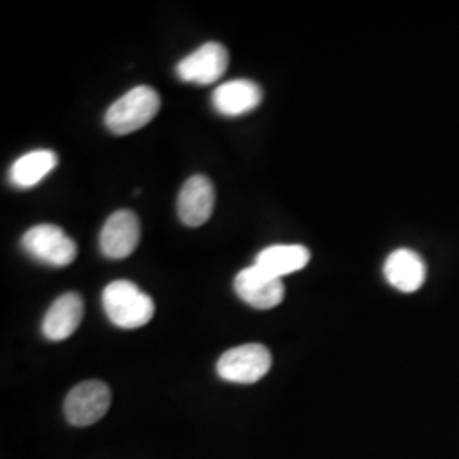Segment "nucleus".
<instances>
[{
    "label": "nucleus",
    "instance_id": "obj_1",
    "mask_svg": "<svg viewBox=\"0 0 459 459\" xmlns=\"http://www.w3.org/2000/svg\"><path fill=\"white\" fill-rule=\"evenodd\" d=\"M102 307L113 325L126 330L147 325L155 313L153 299L126 279L113 281L104 288Z\"/></svg>",
    "mask_w": 459,
    "mask_h": 459
},
{
    "label": "nucleus",
    "instance_id": "obj_2",
    "mask_svg": "<svg viewBox=\"0 0 459 459\" xmlns=\"http://www.w3.org/2000/svg\"><path fill=\"white\" fill-rule=\"evenodd\" d=\"M160 109V96L148 85H138L115 100L104 116L108 130L115 134H130L142 130Z\"/></svg>",
    "mask_w": 459,
    "mask_h": 459
},
{
    "label": "nucleus",
    "instance_id": "obj_3",
    "mask_svg": "<svg viewBox=\"0 0 459 459\" xmlns=\"http://www.w3.org/2000/svg\"><path fill=\"white\" fill-rule=\"evenodd\" d=\"M273 366V356L263 344H246L227 351L218 362V377L230 383L252 385L263 379Z\"/></svg>",
    "mask_w": 459,
    "mask_h": 459
},
{
    "label": "nucleus",
    "instance_id": "obj_4",
    "mask_svg": "<svg viewBox=\"0 0 459 459\" xmlns=\"http://www.w3.org/2000/svg\"><path fill=\"white\" fill-rule=\"evenodd\" d=\"M22 248L39 263L65 267L77 257V244L64 230L51 223L36 225L21 238Z\"/></svg>",
    "mask_w": 459,
    "mask_h": 459
},
{
    "label": "nucleus",
    "instance_id": "obj_5",
    "mask_svg": "<svg viewBox=\"0 0 459 459\" xmlns=\"http://www.w3.org/2000/svg\"><path fill=\"white\" fill-rule=\"evenodd\" d=\"M111 390L106 383L91 379L74 386L66 394V420L75 427L92 426L99 422L111 407Z\"/></svg>",
    "mask_w": 459,
    "mask_h": 459
},
{
    "label": "nucleus",
    "instance_id": "obj_6",
    "mask_svg": "<svg viewBox=\"0 0 459 459\" xmlns=\"http://www.w3.org/2000/svg\"><path fill=\"white\" fill-rule=\"evenodd\" d=\"M235 293L257 310H271L284 299L282 279L265 273L255 264L240 271L235 278Z\"/></svg>",
    "mask_w": 459,
    "mask_h": 459
},
{
    "label": "nucleus",
    "instance_id": "obj_7",
    "mask_svg": "<svg viewBox=\"0 0 459 459\" xmlns=\"http://www.w3.org/2000/svg\"><path fill=\"white\" fill-rule=\"evenodd\" d=\"M229 68V51L220 43H206L182 58L176 66L178 77L184 82L210 85L221 79Z\"/></svg>",
    "mask_w": 459,
    "mask_h": 459
},
{
    "label": "nucleus",
    "instance_id": "obj_8",
    "mask_svg": "<svg viewBox=\"0 0 459 459\" xmlns=\"http://www.w3.org/2000/svg\"><path fill=\"white\" fill-rule=\"evenodd\" d=\"M142 229L138 216L130 210H119L108 218L100 230L99 246L109 259H126L140 244Z\"/></svg>",
    "mask_w": 459,
    "mask_h": 459
},
{
    "label": "nucleus",
    "instance_id": "obj_9",
    "mask_svg": "<svg viewBox=\"0 0 459 459\" xmlns=\"http://www.w3.org/2000/svg\"><path fill=\"white\" fill-rule=\"evenodd\" d=\"M214 210L213 182L206 176H193L184 182L178 197V213L186 227L204 225Z\"/></svg>",
    "mask_w": 459,
    "mask_h": 459
},
{
    "label": "nucleus",
    "instance_id": "obj_10",
    "mask_svg": "<svg viewBox=\"0 0 459 459\" xmlns=\"http://www.w3.org/2000/svg\"><path fill=\"white\" fill-rule=\"evenodd\" d=\"M83 299L79 293H65L58 296L43 318V335L60 342L68 339L82 322Z\"/></svg>",
    "mask_w": 459,
    "mask_h": 459
},
{
    "label": "nucleus",
    "instance_id": "obj_11",
    "mask_svg": "<svg viewBox=\"0 0 459 459\" xmlns=\"http://www.w3.org/2000/svg\"><path fill=\"white\" fill-rule=\"evenodd\" d=\"M388 284L402 293H415L426 282V263L411 248H398L392 252L383 267Z\"/></svg>",
    "mask_w": 459,
    "mask_h": 459
},
{
    "label": "nucleus",
    "instance_id": "obj_12",
    "mask_svg": "<svg viewBox=\"0 0 459 459\" xmlns=\"http://www.w3.org/2000/svg\"><path fill=\"white\" fill-rule=\"evenodd\" d=\"M263 100V89L252 81L237 79L214 89L213 108L223 116H242L254 111Z\"/></svg>",
    "mask_w": 459,
    "mask_h": 459
},
{
    "label": "nucleus",
    "instance_id": "obj_13",
    "mask_svg": "<svg viewBox=\"0 0 459 459\" xmlns=\"http://www.w3.org/2000/svg\"><path fill=\"white\" fill-rule=\"evenodd\" d=\"M58 165V157L51 150H33L19 157L9 170V179L13 186L21 189H30L38 186L53 169Z\"/></svg>",
    "mask_w": 459,
    "mask_h": 459
},
{
    "label": "nucleus",
    "instance_id": "obj_14",
    "mask_svg": "<svg viewBox=\"0 0 459 459\" xmlns=\"http://www.w3.org/2000/svg\"><path fill=\"white\" fill-rule=\"evenodd\" d=\"M310 263V250L303 246H273L259 252L255 265L265 273L282 278L305 269Z\"/></svg>",
    "mask_w": 459,
    "mask_h": 459
}]
</instances>
